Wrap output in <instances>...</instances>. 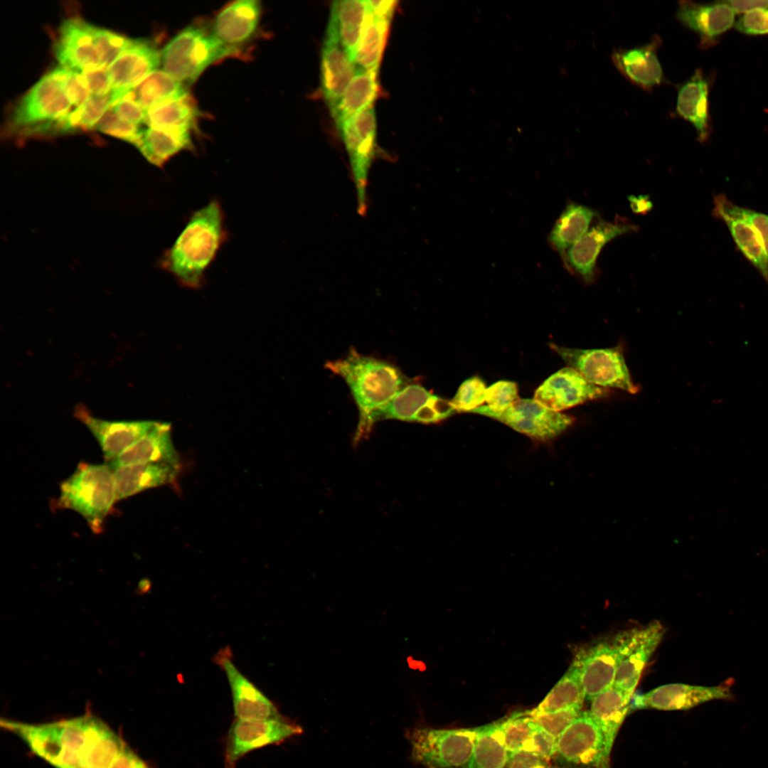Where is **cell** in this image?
<instances>
[{"label":"cell","instance_id":"50","mask_svg":"<svg viewBox=\"0 0 768 768\" xmlns=\"http://www.w3.org/2000/svg\"><path fill=\"white\" fill-rule=\"evenodd\" d=\"M735 28L748 35L768 34V9H759L745 13L735 23Z\"/></svg>","mask_w":768,"mask_h":768},{"label":"cell","instance_id":"17","mask_svg":"<svg viewBox=\"0 0 768 768\" xmlns=\"http://www.w3.org/2000/svg\"><path fill=\"white\" fill-rule=\"evenodd\" d=\"M556 753L570 763L607 768L603 735L589 711L581 712L558 738Z\"/></svg>","mask_w":768,"mask_h":768},{"label":"cell","instance_id":"58","mask_svg":"<svg viewBox=\"0 0 768 768\" xmlns=\"http://www.w3.org/2000/svg\"><path fill=\"white\" fill-rule=\"evenodd\" d=\"M728 4L736 13H747L748 11L759 9H768V0H750V1H723Z\"/></svg>","mask_w":768,"mask_h":768},{"label":"cell","instance_id":"16","mask_svg":"<svg viewBox=\"0 0 768 768\" xmlns=\"http://www.w3.org/2000/svg\"><path fill=\"white\" fill-rule=\"evenodd\" d=\"M213 661L225 672L228 678L235 718L265 720L283 718L275 705L235 666L229 647L220 649Z\"/></svg>","mask_w":768,"mask_h":768},{"label":"cell","instance_id":"46","mask_svg":"<svg viewBox=\"0 0 768 768\" xmlns=\"http://www.w3.org/2000/svg\"><path fill=\"white\" fill-rule=\"evenodd\" d=\"M95 129L110 136L136 144L142 130L139 126L119 118L111 107L97 122Z\"/></svg>","mask_w":768,"mask_h":768},{"label":"cell","instance_id":"7","mask_svg":"<svg viewBox=\"0 0 768 768\" xmlns=\"http://www.w3.org/2000/svg\"><path fill=\"white\" fill-rule=\"evenodd\" d=\"M65 68L59 66L43 75L18 101L11 126L21 131L67 115L73 106L63 87Z\"/></svg>","mask_w":768,"mask_h":768},{"label":"cell","instance_id":"12","mask_svg":"<svg viewBox=\"0 0 768 768\" xmlns=\"http://www.w3.org/2000/svg\"><path fill=\"white\" fill-rule=\"evenodd\" d=\"M639 227L622 218L598 219L561 257L564 267L584 284H591L599 274L597 259L603 247L614 238L636 233Z\"/></svg>","mask_w":768,"mask_h":768},{"label":"cell","instance_id":"57","mask_svg":"<svg viewBox=\"0 0 768 768\" xmlns=\"http://www.w3.org/2000/svg\"><path fill=\"white\" fill-rule=\"evenodd\" d=\"M366 3L368 9L375 16L382 20L390 21L398 1L366 0Z\"/></svg>","mask_w":768,"mask_h":768},{"label":"cell","instance_id":"14","mask_svg":"<svg viewBox=\"0 0 768 768\" xmlns=\"http://www.w3.org/2000/svg\"><path fill=\"white\" fill-rule=\"evenodd\" d=\"M457 412L451 401L437 396L420 384L410 381L374 417V424L385 419L425 424L437 423Z\"/></svg>","mask_w":768,"mask_h":768},{"label":"cell","instance_id":"44","mask_svg":"<svg viewBox=\"0 0 768 768\" xmlns=\"http://www.w3.org/2000/svg\"><path fill=\"white\" fill-rule=\"evenodd\" d=\"M536 727L526 713H515L506 718L503 730L508 753L523 749Z\"/></svg>","mask_w":768,"mask_h":768},{"label":"cell","instance_id":"25","mask_svg":"<svg viewBox=\"0 0 768 768\" xmlns=\"http://www.w3.org/2000/svg\"><path fill=\"white\" fill-rule=\"evenodd\" d=\"M713 203V215L725 223L740 252L768 286V261L763 245L754 227L742 215L740 206L724 194L716 195Z\"/></svg>","mask_w":768,"mask_h":768},{"label":"cell","instance_id":"35","mask_svg":"<svg viewBox=\"0 0 768 768\" xmlns=\"http://www.w3.org/2000/svg\"><path fill=\"white\" fill-rule=\"evenodd\" d=\"M505 719L480 726L471 757L462 768H504L509 753L504 737Z\"/></svg>","mask_w":768,"mask_h":768},{"label":"cell","instance_id":"24","mask_svg":"<svg viewBox=\"0 0 768 768\" xmlns=\"http://www.w3.org/2000/svg\"><path fill=\"white\" fill-rule=\"evenodd\" d=\"M676 17L700 38V47L716 43L718 37L735 25V12L722 0L709 4L678 2Z\"/></svg>","mask_w":768,"mask_h":768},{"label":"cell","instance_id":"43","mask_svg":"<svg viewBox=\"0 0 768 768\" xmlns=\"http://www.w3.org/2000/svg\"><path fill=\"white\" fill-rule=\"evenodd\" d=\"M93 34L100 59V67L104 68L111 65L130 46L133 40L95 26Z\"/></svg>","mask_w":768,"mask_h":768},{"label":"cell","instance_id":"52","mask_svg":"<svg viewBox=\"0 0 768 768\" xmlns=\"http://www.w3.org/2000/svg\"><path fill=\"white\" fill-rule=\"evenodd\" d=\"M114 112L122 119L139 126L144 123L145 110L133 100L122 96L111 106Z\"/></svg>","mask_w":768,"mask_h":768},{"label":"cell","instance_id":"15","mask_svg":"<svg viewBox=\"0 0 768 768\" xmlns=\"http://www.w3.org/2000/svg\"><path fill=\"white\" fill-rule=\"evenodd\" d=\"M320 70L323 96L331 110L341 100L357 72L355 64L350 61L341 45L334 4L331 6L321 48Z\"/></svg>","mask_w":768,"mask_h":768},{"label":"cell","instance_id":"56","mask_svg":"<svg viewBox=\"0 0 768 768\" xmlns=\"http://www.w3.org/2000/svg\"><path fill=\"white\" fill-rule=\"evenodd\" d=\"M109 768H149L127 746L117 755Z\"/></svg>","mask_w":768,"mask_h":768},{"label":"cell","instance_id":"47","mask_svg":"<svg viewBox=\"0 0 768 768\" xmlns=\"http://www.w3.org/2000/svg\"><path fill=\"white\" fill-rule=\"evenodd\" d=\"M580 713V710L568 709L552 713L527 715L532 718L539 727L558 739Z\"/></svg>","mask_w":768,"mask_h":768},{"label":"cell","instance_id":"10","mask_svg":"<svg viewBox=\"0 0 768 768\" xmlns=\"http://www.w3.org/2000/svg\"><path fill=\"white\" fill-rule=\"evenodd\" d=\"M665 633L656 620L617 634V668L614 686L632 698L645 666Z\"/></svg>","mask_w":768,"mask_h":768},{"label":"cell","instance_id":"4","mask_svg":"<svg viewBox=\"0 0 768 768\" xmlns=\"http://www.w3.org/2000/svg\"><path fill=\"white\" fill-rule=\"evenodd\" d=\"M60 491L58 508L77 512L94 533L102 532L117 502L114 472L108 464L79 463Z\"/></svg>","mask_w":768,"mask_h":768},{"label":"cell","instance_id":"26","mask_svg":"<svg viewBox=\"0 0 768 768\" xmlns=\"http://www.w3.org/2000/svg\"><path fill=\"white\" fill-rule=\"evenodd\" d=\"M661 43V38L655 35L649 43L643 46L615 49L611 58L625 78L644 90L651 91L665 82L657 55Z\"/></svg>","mask_w":768,"mask_h":768},{"label":"cell","instance_id":"54","mask_svg":"<svg viewBox=\"0 0 768 768\" xmlns=\"http://www.w3.org/2000/svg\"><path fill=\"white\" fill-rule=\"evenodd\" d=\"M547 760L525 749L509 753L506 768H548Z\"/></svg>","mask_w":768,"mask_h":768},{"label":"cell","instance_id":"37","mask_svg":"<svg viewBox=\"0 0 768 768\" xmlns=\"http://www.w3.org/2000/svg\"><path fill=\"white\" fill-rule=\"evenodd\" d=\"M184 85L163 70H156L121 97L133 100L146 110L163 101L188 95Z\"/></svg>","mask_w":768,"mask_h":768},{"label":"cell","instance_id":"32","mask_svg":"<svg viewBox=\"0 0 768 768\" xmlns=\"http://www.w3.org/2000/svg\"><path fill=\"white\" fill-rule=\"evenodd\" d=\"M599 218V214L596 210L570 202L553 225L548 237L549 245L562 257Z\"/></svg>","mask_w":768,"mask_h":768},{"label":"cell","instance_id":"39","mask_svg":"<svg viewBox=\"0 0 768 768\" xmlns=\"http://www.w3.org/2000/svg\"><path fill=\"white\" fill-rule=\"evenodd\" d=\"M197 111L188 95L169 99L145 110L144 123L148 127L190 129Z\"/></svg>","mask_w":768,"mask_h":768},{"label":"cell","instance_id":"49","mask_svg":"<svg viewBox=\"0 0 768 768\" xmlns=\"http://www.w3.org/2000/svg\"><path fill=\"white\" fill-rule=\"evenodd\" d=\"M65 92L75 108L84 103L90 96L86 81L81 73L65 68L63 76Z\"/></svg>","mask_w":768,"mask_h":768},{"label":"cell","instance_id":"6","mask_svg":"<svg viewBox=\"0 0 768 768\" xmlns=\"http://www.w3.org/2000/svg\"><path fill=\"white\" fill-rule=\"evenodd\" d=\"M479 729L415 728L409 737L412 758L427 768H462L471 757Z\"/></svg>","mask_w":768,"mask_h":768},{"label":"cell","instance_id":"53","mask_svg":"<svg viewBox=\"0 0 768 768\" xmlns=\"http://www.w3.org/2000/svg\"><path fill=\"white\" fill-rule=\"evenodd\" d=\"M81 73L85 78L90 95L104 96L111 92L112 83L107 68L99 67Z\"/></svg>","mask_w":768,"mask_h":768},{"label":"cell","instance_id":"62","mask_svg":"<svg viewBox=\"0 0 768 768\" xmlns=\"http://www.w3.org/2000/svg\"><path fill=\"white\" fill-rule=\"evenodd\" d=\"M430 768H432V767H430Z\"/></svg>","mask_w":768,"mask_h":768},{"label":"cell","instance_id":"28","mask_svg":"<svg viewBox=\"0 0 768 768\" xmlns=\"http://www.w3.org/2000/svg\"><path fill=\"white\" fill-rule=\"evenodd\" d=\"M171 430L169 423L158 422L148 433L107 464L112 469L147 463L178 466L179 456L174 445Z\"/></svg>","mask_w":768,"mask_h":768},{"label":"cell","instance_id":"33","mask_svg":"<svg viewBox=\"0 0 768 768\" xmlns=\"http://www.w3.org/2000/svg\"><path fill=\"white\" fill-rule=\"evenodd\" d=\"M378 70H357L336 105L330 110L336 125L369 108L377 97Z\"/></svg>","mask_w":768,"mask_h":768},{"label":"cell","instance_id":"13","mask_svg":"<svg viewBox=\"0 0 768 768\" xmlns=\"http://www.w3.org/2000/svg\"><path fill=\"white\" fill-rule=\"evenodd\" d=\"M300 726L284 718L265 720L237 719L232 723L225 751L226 768H235L237 762L256 749L280 743L301 734Z\"/></svg>","mask_w":768,"mask_h":768},{"label":"cell","instance_id":"3","mask_svg":"<svg viewBox=\"0 0 768 768\" xmlns=\"http://www.w3.org/2000/svg\"><path fill=\"white\" fill-rule=\"evenodd\" d=\"M104 724L92 715L42 724L1 720L4 728L16 734L33 752L56 768H81Z\"/></svg>","mask_w":768,"mask_h":768},{"label":"cell","instance_id":"36","mask_svg":"<svg viewBox=\"0 0 768 768\" xmlns=\"http://www.w3.org/2000/svg\"><path fill=\"white\" fill-rule=\"evenodd\" d=\"M585 700V695L578 669L572 662L565 673L543 700L526 713L535 715L568 709L580 710Z\"/></svg>","mask_w":768,"mask_h":768},{"label":"cell","instance_id":"30","mask_svg":"<svg viewBox=\"0 0 768 768\" xmlns=\"http://www.w3.org/2000/svg\"><path fill=\"white\" fill-rule=\"evenodd\" d=\"M112 470L117 501H119L145 490L172 483L176 478L178 466L167 463H147L121 466Z\"/></svg>","mask_w":768,"mask_h":768},{"label":"cell","instance_id":"20","mask_svg":"<svg viewBox=\"0 0 768 768\" xmlns=\"http://www.w3.org/2000/svg\"><path fill=\"white\" fill-rule=\"evenodd\" d=\"M572 663L578 669L585 700H592L612 687L617 668L614 637L602 639L580 648Z\"/></svg>","mask_w":768,"mask_h":768},{"label":"cell","instance_id":"18","mask_svg":"<svg viewBox=\"0 0 768 768\" xmlns=\"http://www.w3.org/2000/svg\"><path fill=\"white\" fill-rule=\"evenodd\" d=\"M74 416L83 423L97 441L106 462H110L148 433L156 424L153 420H108L93 416L82 404L75 406Z\"/></svg>","mask_w":768,"mask_h":768},{"label":"cell","instance_id":"40","mask_svg":"<svg viewBox=\"0 0 768 768\" xmlns=\"http://www.w3.org/2000/svg\"><path fill=\"white\" fill-rule=\"evenodd\" d=\"M390 23L375 16L368 8L355 64L363 70L379 69Z\"/></svg>","mask_w":768,"mask_h":768},{"label":"cell","instance_id":"59","mask_svg":"<svg viewBox=\"0 0 768 768\" xmlns=\"http://www.w3.org/2000/svg\"><path fill=\"white\" fill-rule=\"evenodd\" d=\"M631 210L637 214H646L653 208L648 195H631L628 198Z\"/></svg>","mask_w":768,"mask_h":768},{"label":"cell","instance_id":"55","mask_svg":"<svg viewBox=\"0 0 768 768\" xmlns=\"http://www.w3.org/2000/svg\"><path fill=\"white\" fill-rule=\"evenodd\" d=\"M740 211L744 218L757 231L768 261V214L741 206Z\"/></svg>","mask_w":768,"mask_h":768},{"label":"cell","instance_id":"27","mask_svg":"<svg viewBox=\"0 0 768 768\" xmlns=\"http://www.w3.org/2000/svg\"><path fill=\"white\" fill-rule=\"evenodd\" d=\"M257 0H240L225 6L215 16L211 31L231 53L255 35L261 16Z\"/></svg>","mask_w":768,"mask_h":768},{"label":"cell","instance_id":"45","mask_svg":"<svg viewBox=\"0 0 768 768\" xmlns=\"http://www.w3.org/2000/svg\"><path fill=\"white\" fill-rule=\"evenodd\" d=\"M486 389L484 382L479 377H471L460 385L451 403L457 412H471L483 405L486 401Z\"/></svg>","mask_w":768,"mask_h":768},{"label":"cell","instance_id":"48","mask_svg":"<svg viewBox=\"0 0 768 768\" xmlns=\"http://www.w3.org/2000/svg\"><path fill=\"white\" fill-rule=\"evenodd\" d=\"M519 399L517 385L512 381L499 380L486 389V407L493 411H503Z\"/></svg>","mask_w":768,"mask_h":768},{"label":"cell","instance_id":"41","mask_svg":"<svg viewBox=\"0 0 768 768\" xmlns=\"http://www.w3.org/2000/svg\"><path fill=\"white\" fill-rule=\"evenodd\" d=\"M125 746L120 737L105 724L92 742L81 768H109Z\"/></svg>","mask_w":768,"mask_h":768},{"label":"cell","instance_id":"34","mask_svg":"<svg viewBox=\"0 0 768 768\" xmlns=\"http://www.w3.org/2000/svg\"><path fill=\"white\" fill-rule=\"evenodd\" d=\"M137 144L151 162L159 166L181 151L193 149L188 129L148 127L142 130Z\"/></svg>","mask_w":768,"mask_h":768},{"label":"cell","instance_id":"23","mask_svg":"<svg viewBox=\"0 0 768 768\" xmlns=\"http://www.w3.org/2000/svg\"><path fill=\"white\" fill-rule=\"evenodd\" d=\"M161 53L148 41L133 39L130 46L107 68L114 102L152 72L158 70Z\"/></svg>","mask_w":768,"mask_h":768},{"label":"cell","instance_id":"5","mask_svg":"<svg viewBox=\"0 0 768 768\" xmlns=\"http://www.w3.org/2000/svg\"><path fill=\"white\" fill-rule=\"evenodd\" d=\"M229 54L211 29L191 25L176 34L162 50L161 70L183 85L191 84L207 68Z\"/></svg>","mask_w":768,"mask_h":768},{"label":"cell","instance_id":"31","mask_svg":"<svg viewBox=\"0 0 768 768\" xmlns=\"http://www.w3.org/2000/svg\"><path fill=\"white\" fill-rule=\"evenodd\" d=\"M631 700V697L613 686L591 700L589 712L603 735L607 766L618 730L630 708Z\"/></svg>","mask_w":768,"mask_h":768},{"label":"cell","instance_id":"19","mask_svg":"<svg viewBox=\"0 0 768 768\" xmlns=\"http://www.w3.org/2000/svg\"><path fill=\"white\" fill-rule=\"evenodd\" d=\"M607 393V390L590 383L567 366L547 378L535 390L534 400L551 410L560 412L602 398Z\"/></svg>","mask_w":768,"mask_h":768},{"label":"cell","instance_id":"11","mask_svg":"<svg viewBox=\"0 0 768 768\" xmlns=\"http://www.w3.org/2000/svg\"><path fill=\"white\" fill-rule=\"evenodd\" d=\"M471 412L498 420L516 431L538 441L559 436L574 422V418L551 410L534 399H519L507 409L496 412L481 405Z\"/></svg>","mask_w":768,"mask_h":768},{"label":"cell","instance_id":"8","mask_svg":"<svg viewBox=\"0 0 768 768\" xmlns=\"http://www.w3.org/2000/svg\"><path fill=\"white\" fill-rule=\"evenodd\" d=\"M564 362L587 381L600 388H614L629 393H636L619 346L607 348L579 349L550 344Z\"/></svg>","mask_w":768,"mask_h":768},{"label":"cell","instance_id":"9","mask_svg":"<svg viewBox=\"0 0 768 768\" xmlns=\"http://www.w3.org/2000/svg\"><path fill=\"white\" fill-rule=\"evenodd\" d=\"M349 159L355 183L358 213L368 207L367 188L375 154L376 118L373 107L353 116L337 125Z\"/></svg>","mask_w":768,"mask_h":768},{"label":"cell","instance_id":"61","mask_svg":"<svg viewBox=\"0 0 768 768\" xmlns=\"http://www.w3.org/2000/svg\"><path fill=\"white\" fill-rule=\"evenodd\" d=\"M548 768H562L558 766H548Z\"/></svg>","mask_w":768,"mask_h":768},{"label":"cell","instance_id":"21","mask_svg":"<svg viewBox=\"0 0 768 768\" xmlns=\"http://www.w3.org/2000/svg\"><path fill=\"white\" fill-rule=\"evenodd\" d=\"M94 26L78 18H68L59 27L53 51L60 66L83 73L100 67Z\"/></svg>","mask_w":768,"mask_h":768},{"label":"cell","instance_id":"60","mask_svg":"<svg viewBox=\"0 0 768 768\" xmlns=\"http://www.w3.org/2000/svg\"><path fill=\"white\" fill-rule=\"evenodd\" d=\"M139 585H143V587H139L141 589V591L144 592L147 590L149 585L146 581L143 580Z\"/></svg>","mask_w":768,"mask_h":768},{"label":"cell","instance_id":"38","mask_svg":"<svg viewBox=\"0 0 768 768\" xmlns=\"http://www.w3.org/2000/svg\"><path fill=\"white\" fill-rule=\"evenodd\" d=\"M336 12L341 45L350 61L355 58L368 11L366 0L333 1Z\"/></svg>","mask_w":768,"mask_h":768},{"label":"cell","instance_id":"29","mask_svg":"<svg viewBox=\"0 0 768 768\" xmlns=\"http://www.w3.org/2000/svg\"><path fill=\"white\" fill-rule=\"evenodd\" d=\"M708 96V80L699 69L678 90L676 113L695 127L700 142H705L710 133Z\"/></svg>","mask_w":768,"mask_h":768},{"label":"cell","instance_id":"2","mask_svg":"<svg viewBox=\"0 0 768 768\" xmlns=\"http://www.w3.org/2000/svg\"><path fill=\"white\" fill-rule=\"evenodd\" d=\"M325 367L344 380L358 407L356 439L370 432L376 414L410 382L396 366L361 354L353 348Z\"/></svg>","mask_w":768,"mask_h":768},{"label":"cell","instance_id":"51","mask_svg":"<svg viewBox=\"0 0 768 768\" xmlns=\"http://www.w3.org/2000/svg\"><path fill=\"white\" fill-rule=\"evenodd\" d=\"M557 740L537 725L523 749L548 761L557 752Z\"/></svg>","mask_w":768,"mask_h":768},{"label":"cell","instance_id":"1","mask_svg":"<svg viewBox=\"0 0 768 768\" xmlns=\"http://www.w3.org/2000/svg\"><path fill=\"white\" fill-rule=\"evenodd\" d=\"M228 239L225 215L214 198L191 213L163 264L183 286L198 288L218 251Z\"/></svg>","mask_w":768,"mask_h":768},{"label":"cell","instance_id":"42","mask_svg":"<svg viewBox=\"0 0 768 768\" xmlns=\"http://www.w3.org/2000/svg\"><path fill=\"white\" fill-rule=\"evenodd\" d=\"M112 102V91L104 96L90 95L84 103L68 114L67 119L70 130L95 128Z\"/></svg>","mask_w":768,"mask_h":768},{"label":"cell","instance_id":"22","mask_svg":"<svg viewBox=\"0 0 768 768\" xmlns=\"http://www.w3.org/2000/svg\"><path fill=\"white\" fill-rule=\"evenodd\" d=\"M727 685L708 687L685 683L666 684L636 696L630 707L661 710H688L710 700L732 698Z\"/></svg>","mask_w":768,"mask_h":768}]
</instances>
